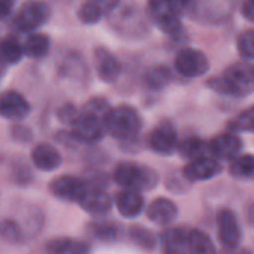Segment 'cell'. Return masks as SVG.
I'll use <instances>...</instances> for the list:
<instances>
[{
	"mask_svg": "<svg viewBox=\"0 0 254 254\" xmlns=\"http://www.w3.org/2000/svg\"><path fill=\"white\" fill-rule=\"evenodd\" d=\"M108 26L120 36L129 41L144 39L148 32L147 12L135 2V0H120L114 9L106 15Z\"/></svg>",
	"mask_w": 254,
	"mask_h": 254,
	"instance_id": "6da1fadb",
	"label": "cell"
},
{
	"mask_svg": "<svg viewBox=\"0 0 254 254\" xmlns=\"http://www.w3.org/2000/svg\"><path fill=\"white\" fill-rule=\"evenodd\" d=\"M208 87L226 96H248L254 90V67L244 62L235 63L229 66L220 76L211 78L208 81Z\"/></svg>",
	"mask_w": 254,
	"mask_h": 254,
	"instance_id": "7a4b0ae2",
	"label": "cell"
},
{
	"mask_svg": "<svg viewBox=\"0 0 254 254\" xmlns=\"http://www.w3.org/2000/svg\"><path fill=\"white\" fill-rule=\"evenodd\" d=\"M106 133L117 139H130L141 130V117L138 111L129 105H120L112 108L105 120Z\"/></svg>",
	"mask_w": 254,
	"mask_h": 254,
	"instance_id": "3957f363",
	"label": "cell"
},
{
	"mask_svg": "<svg viewBox=\"0 0 254 254\" xmlns=\"http://www.w3.org/2000/svg\"><path fill=\"white\" fill-rule=\"evenodd\" d=\"M114 181L120 184L123 189H133V190H151L157 186L159 177L157 174L145 165L133 163V162H123L114 171Z\"/></svg>",
	"mask_w": 254,
	"mask_h": 254,
	"instance_id": "277c9868",
	"label": "cell"
},
{
	"mask_svg": "<svg viewBox=\"0 0 254 254\" xmlns=\"http://www.w3.org/2000/svg\"><path fill=\"white\" fill-rule=\"evenodd\" d=\"M147 17L165 35L172 38L183 33L181 14L177 9L174 0H147Z\"/></svg>",
	"mask_w": 254,
	"mask_h": 254,
	"instance_id": "5b68a950",
	"label": "cell"
},
{
	"mask_svg": "<svg viewBox=\"0 0 254 254\" xmlns=\"http://www.w3.org/2000/svg\"><path fill=\"white\" fill-rule=\"evenodd\" d=\"M106 133L105 118L87 111H81L76 121L72 124V136L85 144L100 141Z\"/></svg>",
	"mask_w": 254,
	"mask_h": 254,
	"instance_id": "8992f818",
	"label": "cell"
},
{
	"mask_svg": "<svg viewBox=\"0 0 254 254\" xmlns=\"http://www.w3.org/2000/svg\"><path fill=\"white\" fill-rule=\"evenodd\" d=\"M50 18V8L42 0H29L14 18V26L18 32H33Z\"/></svg>",
	"mask_w": 254,
	"mask_h": 254,
	"instance_id": "52a82bcc",
	"label": "cell"
},
{
	"mask_svg": "<svg viewBox=\"0 0 254 254\" xmlns=\"http://www.w3.org/2000/svg\"><path fill=\"white\" fill-rule=\"evenodd\" d=\"M175 69L186 78H197L209 70V60L196 48H183L175 57Z\"/></svg>",
	"mask_w": 254,
	"mask_h": 254,
	"instance_id": "ba28073f",
	"label": "cell"
},
{
	"mask_svg": "<svg viewBox=\"0 0 254 254\" xmlns=\"http://www.w3.org/2000/svg\"><path fill=\"white\" fill-rule=\"evenodd\" d=\"M51 193L63 200H69V202H79L81 197L87 193L88 186L85 184V181H82L78 177L73 175H62L56 180H53L51 186H50Z\"/></svg>",
	"mask_w": 254,
	"mask_h": 254,
	"instance_id": "9c48e42d",
	"label": "cell"
},
{
	"mask_svg": "<svg viewBox=\"0 0 254 254\" xmlns=\"http://www.w3.org/2000/svg\"><path fill=\"white\" fill-rule=\"evenodd\" d=\"M29 114L30 105L21 93L8 90L0 94V117L8 120H23Z\"/></svg>",
	"mask_w": 254,
	"mask_h": 254,
	"instance_id": "30bf717a",
	"label": "cell"
},
{
	"mask_svg": "<svg viewBox=\"0 0 254 254\" xmlns=\"http://www.w3.org/2000/svg\"><path fill=\"white\" fill-rule=\"evenodd\" d=\"M150 148L160 154H171L178 148V135L171 123H162L150 133Z\"/></svg>",
	"mask_w": 254,
	"mask_h": 254,
	"instance_id": "8fae6325",
	"label": "cell"
},
{
	"mask_svg": "<svg viewBox=\"0 0 254 254\" xmlns=\"http://www.w3.org/2000/svg\"><path fill=\"white\" fill-rule=\"evenodd\" d=\"M217 227H218V239L226 248H235L241 239V229L238 224V218L230 209H220L217 214Z\"/></svg>",
	"mask_w": 254,
	"mask_h": 254,
	"instance_id": "7c38bea8",
	"label": "cell"
},
{
	"mask_svg": "<svg viewBox=\"0 0 254 254\" xmlns=\"http://www.w3.org/2000/svg\"><path fill=\"white\" fill-rule=\"evenodd\" d=\"M94 64L96 72L103 82H114L121 73L120 60L105 47L94 48Z\"/></svg>",
	"mask_w": 254,
	"mask_h": 254,
	"instance_id": "4fadbf2b",
	"label": "cell"
},
{
	"mask_svg": "<svg viewBox=\"0 0 254 254\" xmlns=\"http://www.w3.org/2000/svg\"><path fill=\"white\" fill-rule=\"evenodd\" d=\"M242 148L241 139L235 133H220L208 142V150L212 156L221 160H235Z\"/></svg>",
	"mask_w": 254,
	"mask_h": 254,
	"instance_id": "5bb4252c",
	"label": "cell"
},
{
	"mask_svg": "<svg viewBox=\"0 0 254 254\" xmlns=\"http://www.w3.org/2000/svg\"><path fill=\"white\" fill-rule=\"evenodd\" d=\"M221 172V165L217 159L214 157H199L194 160H190L189 165H186L183 175L189 181H203L215 177L217 174Z\"/></svg>",
	"mask_w": 254,
	"mask_h": 254,
	"instance_id": "9a60e30c",
	"label": "cell"
},
{
	"mask_svg": "<svg viewBox=\"0 0 254 254\" xmlns=\"http://www.w3.org/2000/svg\"><path fill=\"white\" fill-rule=\"evenodd\" d=\"M115 205L126 218H133L144 209V197L141 191L133 189H121L115 196Z\"/></svg>",
	"mask_w": 254,
	"mask_h": 254,
	"instance_id": "2e32d148",
	"label": "cell"
},
{
	"mask_svg": "<svg viewBox=\"0 0 254 254\" xmlns=\"http://www.w3.org/2000/svg\"><path fill=\"white\" fill-rule=\"evenodd\" d=\"M177 215H178L177 205L166 197L154 199L147 208V217L153 223L160 224V226H166V224L172 223L177 218Z\"/></svg>",
	"mask_w": 254,
	"mask_h": 254,
	"instance_id": "e0dca14e",
	"label": "cell"
},
{
	"mask_svg": "<svg viewBox=\"0 0 254 254\" xmlns=\"http://www.w3.org/2000/svg\"><path fill=\"white\" fill-rule=\"evenodd\" d=\"M79 205L84 211H87L91 215H105L111 206H112V200L109 197L108 193H105L103 190L99 189H88L87 193L81 197Z\"/></svg>",
	"mask_w": 254,
	"mask_h": 254,
	"instance_id": "ac0fdd59",
	"label": "cell"
},
{
	"mask_svg": "<svg viewBox=\"0 0 254 254\" xmlns=\"http://www.w3.org/2000/svg\"><path fill=\"white\" fill-rule=\"evenodd\" d=\"M32 160L41 171H54L62 165V156L57 148L50 144H39L32 151Z\"/></svg>",
	"mask_w": 254,
	"mask_h": 254,
	"instance_id": "d6986e66",
	"label": "cell"
},
{
	"mask_svg": "<svg viewBox=\"0 0 254 254\" xmlns=\"http://www.w3.org/2000/svg\"><path fill=\"white\" fill-rule=\"evenodd\" d=\"M165 254H190L189 253V232L181 227L166 229L162 235Z\"/></svg>",
	"mask_w": 254,
	"mask_h": 254,
	"instance_id": "ffe728a7",
	"label": "cell"
},
{
	"mask_svg": "<svg viewBox=\"0 0 254 254\" xmlns=\"http://www.w3.org/2000/svg\"><path fill=\"white\" fill-rule=\"evenodd\" d=\"M50 38L44 33H32L24 42V54L30 59H42L50 51Z\"/></svg>",
	"mask_w": 254,
	"mask_h": 254,
	"instance_id": "44dd1931",
	"label": "cell"
},
{
	"mask_svg": "<svg viewBox=\"0 0 254 254\" xmlns=\"http://www.w3.org/2000/svg\"><path fill=\"white\" fill-rule=\"evenodd\" d=\"M189 253L190 254H215V247L211 238L197 229L189 230Z\"/></svg>",
	"mask_w": 254,
	"mask_h": 254,
	"instance_id": "7402d4cb",
	"label": "cell"
},
{
	"mask_svg": "<svg viewBox=\"0 0 254 254\" xmlns=\"http://www.w3.org/2000/svg\"><path fill=\"white\" fill-rule=\"evenodd\" d=\"M24 56V47L20 44V41L14 36L5 38L0 42V60L8 63V64H15L21 60Z\"/></svg>",
	"mask_w": 254,
	"mask_h": 254,
	"instance_id": "603a6c76",
	"label": "cell"
},
{
	"mask_svg": "<svg viewBox=\"0 0 254 254\" xmlns=\"http://www.w3.org/2000/svg\"><path fill=\"white\" fill-rule=\"evenodd\" d=\"M171 76H172L171 70L166 66L157 64V66H151L145 70L144 82L151 90H162L163 87H166L169 84Z\"/></svg>",
	"mask_w": 254,
	"mask_h": 254,
	"instance_id": "cb8c5ba5",
	"label": "cell"
},
{
	"mask_svg": "<svg viewBox=\"0 0 254 254\" xmlns=\"http://www.w3.org/2000/svg\"><path fill=\"white\" fill-rule=\"evenodd\" d=\"M230 174L239 180L254 181V154L238 156L230 163Z\"/></svg>",
	"mask_w": 254,
	"mask_h": 254,
	"instance_id": "d4e9b609",
	"label": "cell"
},
{
	"mask_svg": "<svg viewBox=\"0 0 254 254\" xmlns=\"http://www.w3.org/2000/svg\"><path fill=\"white\" fill-rule=\"evenodd\" d=\"M206 150H208V144H206L203 139L197 138V136L186 138L184 141H181V142L178 144V151H180L184 157H187V159H190V160H194V159H199V157L206 156V154H205ZM208 151H209V150H208Z\"/></svg>",
	"mask_w": 254,
	"mask_h": 254,
	"instance_id": "484cf974",
	"label": "cell"
},
{
	"mask_svg": "<svg viewBox=\"0 0 254 254\" xmlns=\"http://www.w3.org/2000/svg\"><path fill=\"white\" fill-rule=\"evenodd\" d=\"M105 15H106V12L97 3H94L93 0H85V2L78 9L79 21L84 23V24H88V26L99 23Z\"/></svg>",
	"mask_w": 254,
	"mask_h": 254,
	"instance_id": "4316f807",
	"label": "cell"
},
{
	"mask_svg": "<svg viewBox=\"0 0 254 254\" xmlns=\"http://www.w3.org/2000/svg\"><path fill=\"white\" fill-rule=\"evenodd\" d=\"M129 235L132 241L144 250H153L157 245V236L142 226H132L129 229Z\"/></svg>",
	"mask_w": 254,
	"mask_h": 254,
	"instance_id": "83f0119b",
	"label": "cell"
},
{
	"mask_svg": "<svg viewBox=\"0 0 254 254\" xmlns=\"http://www.w3.org/2000/svg\"><path fill=\"white\" fill-rule=\"evenodd\" d=\"M229 126L235 132H254V106H250L236 115Z\"/></svg>",
	"mask_w": 254,
	"mask_h": 254,
	"instance_id": "f1b7e54d",
	"label": "cell"
},
{
	"mask_svg": "<svg viewBox=\"0 0 254 254\" xmlns=\"http://www.w3.org/2000/svg\"><path fill=\"white\" fill-rule=\"evenodd\" d=\"M90 230L94 235V238L103 241V242H112L117 239L118 229L114 223L109 221H96L90 224Z\"/></svg>",
	"mask_w": 254,
	"mask_h": 254,
	"instance_id": "f546056e",
	"label": "cell"
},
{
	"mask_svg": "<svg viewBox=\"0 0 254 254\" xmlns=\"http://www.w3.org/2000/svg\"><path fill=\"white\" fill-rule=\"evenodd\" d=\"M236 50L242 59L254 60V30H245L238 36Z\"/></svg>",
	"mask_w": 254,
	"mask_h": 254,
	"instance_id": "4dcf8cb0",
	"label": "cell"
},
{
	"mask_svg": "<svg viewBox=\"0 0 254 254\" xmlns=\"http://www.w3.org/2000/svg\"><path fill=\"white\" fill-rule=\"evenodd\" d=\"M72 244H73V239L70 238H56V239H51L45 245V251L48 254H64Z\"/></svg>",
	"mask_w": 254,
	"mask_h": 254,
	"instance_id": "1f68e13d",
	"label": "cell"
},
{
	"mask_svg": "<svg viewBox=\"0 0 254 254\" xmlns=\"http://www.w3.org/2000/svg\"><path fill=\"white\" fill-rule=\"evenodd\" d=\"M57 117L62 123H67V124H73L76 121V118L79 117L78 109L72 105V103H66L63 105L59 111H57Z\"/></svg>",
	"mask_w": 254,
	"mask_h": 254,
	"instance_id": "d6a6232c",
	"label": "cell"
},
{
	"mask_svg": "<svg viewBox=\"0 0 254 254\" xmlns=\"http://www.w3.org/2000/svg\"><path fill=\"white\" fill-rule=\"evenodd\" d=\"M0 236L8 239V241H15L18 239V227L14 221L5 220L3 223H0Z\"/></svg>",
	"mask_w": 254,
	"mask_h": 254,
	"instance_id": "836d02e7",
	"label": "cell"
},
{
	"mask_svg": "<svg viewBox=\"0 0 254 254\" xmlns=\"http://www.w3.org/2000/svg\"><path fill=\"white\" fill-rule=\"evenodd\" d=\"M174 3H175L177 9L180 11V14L186 15V14H190L196 8L197 0H174Z\"/></svg>",
	"mask_w": 254,
	"mask_h": 254,
	"instance_id": "e575fe53",
	"label": "cell"
},
{
	"mask_svg": "<svg viewBox=\"0 0 254 254\" xmlns=\"http://www.w3.org/2000/svg\"><path fill=\"white\" fill-rule=\"evenodd\" d=\"M241 14L245 20L254 23V0H242Z\"/></svg>",
	"mask_w": 254,
	"mask_h": 254,
	"instance_id": "d590c367",
	"label": "cell"
},
{
	"mask_svg": "<svg viewBox=\"0 0 254 254\" xmlns=\"http://www.w3.org/2000/svg\"><path fill=\"white\" fill-rule=\"evenodd\" d=\"M64 254H90V245L81 241H73V244Z\"/></svg>",
	"mask_w": 254,
	"mask_h": 254,
	"instance_id": "8d00e7d4",
	"label": "cell"
},
{
	"mask_svg": "<svg viewBox=\"0 0 254 254\" xmlns=\"http://www.w3.org/2000/svg\"><path fill=\"white\" fill-rule=\"evenodd\" d=\"M14 8V0H0V20L6 18Z\"/></svg>",
	"mask_w": 254,
	"mask_h": 254,
	"instance_id": "74e56055",
	"label": "cell"
}]
</instances>
